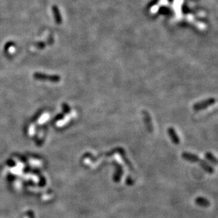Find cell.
I'll return each instance as SVG.
<instances>
[{
    "label": "cell",
    "instance_id": "cell-1",
    "mask_svg": "<svg viewBox=\"0 0 218 218\" xmlns=\"http://www.w3.org/2000/svg\"><path fill=\"white\" fill-rule=\"evenodd\" d=\"M215 102V100L214 98H209L208 100L202 101L201 102L196 103V105H194L193 109L195 110H203V109L207 108L210 105H213L214 103Z\"/></svg>",
    "mask_w": 218,
    "mask_h": 218
},
{
    "label": "cell",
    "instance_id": "cell-2",
    "mask_svg": "<svg viewBox=\"0 0 218 218\" xmlns=\"http://www.w3.org/2000/svg\"><path fill=\"white\" fill-rule=\"evenodd\" d=\"M183 157L186 160L190 161V162H199L200 159L197 155L191 154V153H185L184 154L182 155Z\"/></svg>",
    "mask_w": 218,
    "mask_h": 218
},
{
    "label": "cell",
    "instance_id": "cell-3",
    "mask_svg": "<svg viewBox=\"0 0 218 218\" xmlns=\"http://www.w3.org/2000/svg\"><path fill=\"white\" fill-rule=\"evenodd\" d=\"M168 132H169V136H170L171 140H172L173 143H174L175 144H178L179 142H180V141H179V138L178 137V136H177L176 131H174V128H169L168 130Z\"/></svg>",
    "mask_w": 218,
    "mask_h": 218
},
{
    "label": "cell",
    "instance_id": "cell-4",
    "mask_svg": "<svg viewBox=\"0 0 218 218\" xmlns=\"http://www.w3.org/2000/svg\"><path fill=\"white\" fill-rule=\"evenodd\" d=\"M196 203L198 205H199L200 206H203V207H207V206L210 205V203L209 201L207 199L203 198H198L196 199Z\"/></svg>",
    "mask_w": 218,
    "mask_h": 218
},
{
    "label": "cell",
    "instance_id": "cell-5",
    "mask_svg": "<svg viewBox=\"0 0 218 218\" xmlns=\"http://www.w3.org/2000/svg\"><path fill=\"white\" fill-rule=\"evenodd\" d=\"M200 165H201L202 168H203L204 169H205L206 171L208 172H213V167H212L211 166H210V165H208L207 163L206 162H202V161H201V163H200Z\"/></svg>",
    "mask_w": 218,
    "mask_h": 218
},
{
    "label": "cell",
    "instance_id": "cell-6",
    "mask_svg": "<svg viewBox=\"0 0 218 218\" xmlns=\"http://www.w3.org/2000/svg\"><path fill=\"white\" fill-rule=\"evenodd\" d=\"M206 156H207V158L209 159V160L211 161L212 162L215 163V164H217V163H218L217 159H216L215 157H214L212 154H210V153H207V154H206Z\"/></svg>",
    "mask_w": 218,
    "mask_h": 218
}]
</instances>
